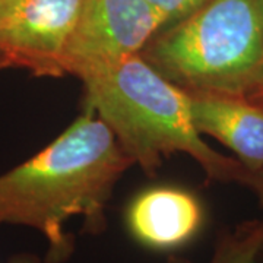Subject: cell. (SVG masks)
I'll use <instances>...</instances> for the list:
<instances>
[{"mask_svg": "<svg viewBox=\"0 0 263 263\" xmlns=\"http://www.w3.org/2000/svg\"><path fill=\"white\" fill-rule=\"evenodd\" d=\"M133 164L108 126L85 105L44 149L0 174V227L35 230L47 241L46 263H65L75 250L66 224L82 218L85 233L103 234L114 186Z\"/></svg>", "mask_w": 263, "mask_h": 263, "instance_id": "6da1fadb", "label": "cell"}, {"mask_svg": "<svg viewBox=\"0 0 263 263\" xmlns=\"http://www.w3.org/2000/svg\"><path fill=\"white\" fill-rule=\"evenodd\" d=\"M85 105L113 132L127 157L154 176L164 157L184 152L209 181L243 184L247 168L211 148L193 123L187 92L133 54L81 78Z\"/></svg>", "mask_w": 263, "mask_h": 263, "instance_id": "7a4b0ae2", "label": "cell"}, {"mask_svg": "<svg viewBox=\"0 0 263 263\" xmlns=\"http://www.w3.org/2000/svg\"><path fill=\"white\" fill-rule=\"evenodd\" d=\"M141 56L186 92L247 97L263 84L262 0H208Z\"/></svg>", "mask_w": 263, "mask_h": 263, "instance_id": "3957f363", "label": "cell"}, {"mask_svg": "<svg viewBox=\"0 0 263 263\" xmlns=\"http://www.w3.org/2000/svg\"><path fill=\"white\" fill-rule=\"evenodd\" d=\"M168 25L146 0H84L63 57L66 75L82 78L124 57L141 54Z\"/></svg>", "mask_w": 263, "mask_h": 263, "instance_id": "277c9868", "label": "cell"}, {"mask_svg": "<svg viewBox=\"0 0 263 263\" xmlns=\"http://www.w3.org/2000/svg\"><path fill=\"white\" fill-rule=\"evenodd\" d=\"M84 0H0V70L65 76L63 57Z\"/></svg>", "mask_w": 263, "mask_h": 263, "instance_id": "5b68a950", "label": "cell"}, {"mask_svg": "<svg viewBox=\"0 0 263 263\" xmlns=\"http://www.w3.org/2000/svg\"><path fill=\"white\" fill-rule=\"evenodd\" d=\"M205 211L192 192L157 186L138 193L126 209V227L143 247L168 252L187 245L202 230Z\"/></svg>", "mask_w": 263, "mask_h": 263, "instance_id": "8992f818", "label": "cell"}, {"mask_svg": "<svg viewBox=\"0 0 263 263\" xmlns=\"http://www.w3.org/2000/svg\"><path fill=\"white\" fill-rule=\"evenodd\" d=\"M197 132L234 152L247 171L263 167V105L241 95L187 92Z\"/></svg>", "mask_w": 263, "mask_h": 263, "instance_id": "52a82bcc", "label": "cell"}, {"mask_svg": "<svg viewBox=\"0 0 263 263\" xmlns=\"http://www.w3.org/2000/svg\"><path fill=\"white\" fill-rule=\"evenodd\" d=\"M262 250L263 219H253L219 234L209 263H256ZM167 263L193 262L173 254L167 259Z\"/></svg>", "mask_w": 263, "mask_h": 263, "instance_id": "ba28073f", "label": "cell"}, {"mask_svg": "<svg viewBox=\"0 0 263 263\" xmlns=\"http://www.w3.org/2000/svg\"><path fill=\"white\" fill-rule=\"evenodd\" d=\"M167 18L168 25L193 13L208 0H146Z\"/></svg>", "mask_w": 263, "mask_h": 263, "instance_id": "9c48e42d", "label": "cell"}, {"mask_svg": "<svg viewBox=\"0 0 263 263\" xmlns=\"http://www.w3.org/2000/svg\"><path fill=\"white\" fill-rule=\"evenodd\" d=\"M243 186L249 187L257 196L260 205L263 206V167L256 171H247Z\"/></svg>", "mask_w": 263, "mask_h": 263, "instance_id": "30bf717a", "label": "cell"}, {"mask_svg": "<svg viewBox=\"0 0 263 263\" xmlns=\"http://www.w3.org/2000/svg\"><path fill=\"white\" fill-rule=\"evenodd\" d=\"M246 98H247V100H250V101H253L254 104L263 105V84L260 85V86H257L253 92H250V94L247 95Z\"/></svg>", "mask_w": 263, "mask_h": 263, "instance_id": "8fae6325", "label": "cell"}, {"mask_svg": "<svg viewBox=\"0 0 263 263\" xmlns=\"http://www.w3.org/2000/svg\"><path fill=\"white\" fill-rule=\"evenodd\" d=\"M9 263H41L38 260L35 256H29V254H21L12 259V262Z\"/></svg>", "mask_w": 263, "mask_h": 263, "instance_id": "7c38bea8", "label": "cell"}, {"mask_svg": "<svg viewBox=\"0 0 263 263\" xmlns=\"http://www.w3.org/2000/svg\"><path fill=\"white\" fill-rule=\"evenodd\" d=\"M262 3H263V0H262Z\"/></svg>", "mask_w": 263, "mask_h": 263, "instance_id": "4fadbf2b", "label": "cell"}]
</instances>
